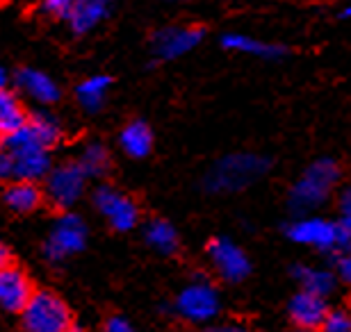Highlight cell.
Segmentation results:
<instances>
[{"instance_id": "1", "label": "cell", "mask_w": 351, "mask_h": 332, "mask_svg": "<svg viewBox=\"0 0 351 332\" xmlns=\"http://www.w3.org/2000/svg\"><path fill=\"white\" fill-rule=\"evenodd\" d=\"M338 182H340L338 162L331 157L315 159L311 166L304 168V173L299 175V180L290 189V196H287L290 209L299 216L311 214V212L322 207V205L331 199Z\"/></svg>"}, {"instance_id": "2", "label": "cell", "mask_w": 351, "mask_h": 332, "mask_svg": "<svg viewBox=\"0 0 351 332\" xmlns=\"http://www.w3.org/2000/svg\"><path fill=\"white\" fill-rule=\"evenodd\" d=\"M269 171V159L258 153H233L215 162L206 175V189L213 194L242 192Z\"/></svg>"}, {"instance_id": "3", "label": "cell", "mask_w": 351, "mask_h": 332, "mask_svg": "<svg viewBox=\"0 0 351 332\" xmlns=\"http://www.w3.org/2000/svg\"><path fill=\"white\" fill-rule=\"evenodd\" d=\"M3 153L12 162V182L14 180L34 182L51 171V153H48V148L37 144L30 137L25 125L5 139Z\"/></svg>"}, {"instance_id": "4", "label": "cell", "mask_w": 351, "mask_h": 332, "mask_svg": "<svg viewBox=\"0 0 351 332\" xmlns=\"http://www.w3.org/2000/svg\"><path fill=\"white\" fill-rule=\"evenodd\" d=\"M285 232L294 244L311 246V248L322 253H342L351 242L340 223L311 214L294 218L285 228Z\"/></svg>"}, {"instance_id": "5", "label": "cell", "mask_w": 351, "mask_h": 332, "mask_svg": "<svg viewBox=\"0 0 351 332\" xmlns=\"http://www.w3.org/2000/svg\"><path fill=\"white\" fill-rule=\"evenodd\" d=\"M25 332H66L73 326L69 305L53 292H34L21 312Z\"/></svg>"}, {"instance_id": "6", "label": "cell", "mask_w": 351, "mask_h": 332, "mask_svg": "<svg viewBox=\"0 0 351 332\" xmlns=\"http://www.w3.org/2000/svg\"><path fill=\"white\" fill-rule=\"evenodd\" d=\"M219 294L208 280H194L176 296V314L189 323H210L219 314Z\"/></svg>"}, {"instance_id": "7", "label": "cell", "mask_w": 351, "mask_h": 332, "mask_svg": "<svg viewBox=\"0 0 351 332\" xmlns=\"http://www.w3.org/2000/svg\"><path fill=\"white\" fill-rule=\"evenodd\" d=\"M85 242H87L85 221L75 214H64L53 225L51 235L46 239L44 253L51 262H64L66 257H71L85 248Z\"/></svg>"}, {"instance_id": "8", "label": "cell", "mask_w": 351, "mask_h": 332, "mask_svg": "<svg viewBox=\"0 0 351 332\" xmlns=\"http://www.w3.org/2000/svg\"><path fill=\"white\" fill-rule=\"evenodd\" d=\"M85 182L87 175L82 173V168L75 162H66V164H60L58 168L48 171L44 199L51 201L53 207L69 209L85 192Z\"/></svg>"}, {"instance_id": "9", "label": "cell", "mask_w": 351, "mask_h": 332, "mask_svg": "<svg viewBox=\"0 0 351 332\" xmlns=\"http://www.w3.org/2000/svg\"><path fill=\"white\" fill-rule=\"evenodd\" d=\"M208 257L215 271L226 282H242L251 273V262L240 246L226 237L213 239L208 244Z\"/></svg>"}, {"instance_id": "10", "label": "cell", "mask_w": 351, "mask_h": 332, "mask_svg": "<svg viewBox=\"0 0 351 332\" xmlns=\"http://www.w3.org/2000/svg\"><path fill=\"white\" fill-rule=\"evenodd\" d=\"M94 203L98 212L108 218V223L119 232L132 230L139 221V209L135 201L112 187H98L94 194Z\"/></svg>"}, {"instance_id": "11", "label": "cell", "mask_w": 351, "mask_h": 332, "mask_svg": "<svg viewBox=\"0 0 351 332\" xmlns=\"http://www.w3.org/2000/svg\"><path fill=\"white\" fill-rule=\"evenodd\" d=\"M206 37V30L199 25H169L153 34V51L162 60H176L194 51Z\"/></svg>"}, {"instance_id": "12", "label": "cell", "mask_w": 351, "mask_h": 332, "mask_svg": "<svg viewBox=\"0 0 351 332\" xmlns=\"http://www.w3.org/2000/svg\"><path fill=\"white\" fill-rule=\"evenodd\" d=\"M34 287L25 271L7 264L0 268V309L10 314H21L27 301L32 298Z\"/></svg>"}, {"instance_id": "13", "label": "cell", "mask_w": 351, "mask_h": 332, "mask_svg": "<svg viewBox=\"0 0 351 332\" xmlns=\"http://www.w3.org/2000/svg\"><path fill=\"white\" fill-rule=\"evenodd\" d=\"M290 319L294 321V326L301 330H317L322 326V321L326 319L328 305L326 298L308 292H297L292 296L290 305H287Z\"/></svg>"}, {"instance_id": "14", "label": "cell", "mask_w": 351, "mask_h": 332, "mask_svg": "<svg viewBox=\"0 0 351 332\" xmlns=\"http://www.w3.org/2000/svg\"><path fill=\"white\" fill-rule=\"evenodd\" d=\"M221 46L226 51L233 53H242V55H254L258 60H267V62H278L287 55V48L280 44H271V41H263L256 37H249V34H240V32H230L221 37Z\"/></svg>"}, {"instance_id": "15", "label": "cell", "mask_w": 351, "mask_h": 332, "mask_svg": "<svg viewBox=\"0 0 351 332\" xmlns=\"http://www.w3.org/2000/svg\"><path fill=\"white\" fill-rule=\"evenodd\" d=\"M114 0H75L71 14H69V23H71V30L75 34H85L89 30L101 23L108 14L110 5Z\"/></svg>"}, {"instance_id": "16", "label": "cell", "mask_w": 351, "mask_h": 332, "mask_svg": "<svg viewBox=\"0 0 351 332\" xmlns=\"http://www.w3.org/2000/svg\"><path fill=\"white\" fill-rule=\"evenodd\" d=\"M16 84L25 91L27 96L34 98L37 103L51 105V103L60 101L58 84H55L46 73H41V71H34V68L19 71V73H16Z\"/></svg>"}, {"instance_id": "17", "label": "cell", "mask_w": 351, "mask_h": 332, "mask_svg": "<svg viewBox=\"0 0 351 332\" xmlns=\"http://www.w3.org/2000/svg\"><path fill=\"white\" fill-rule=\"evenodd\" d=\"M41 203H44V192L34 182L14 180L5 189V205L16 214H30V212L41 207Z\"/></svg>"}, {"instance_id": "18", "label": "cell", "mask_w": 351, "mask_h": 332, "mask_svg": "<svg viewBox=\"0 0 351 332\" xmlns=\"http://www.w3.org/2000/svg\"><path fill=\"white\" fill-rule=\"evenodd\" d=\"M292 275L301 285V292L322 296V298H326V296L335 289V275L331 271H326V268H315V266L299 264V266L292 268Z\"/></svg>"}, {"instance_id": "19", "label": "cell", "mask_w": 351, "mask_h": 332, "mask_svg": "<svg viewBox=\"0 0 351 332\" xmlns=\"http://www.w3.org/2000/svg\"><path fill=\"white\" fill-rule=\"evenodd\" d=\"M25 121L27 114L19 96L7 89L0 91V137L7 139L10 134L19 132L25 125Z\"/></svg>"}, {"instance_id": "20", "label": "cell", "mask_w": 351, "mask_h": 332, "mask_svg": "<svg viewBox=\"0 0 351 332\" xmlns=\"http://www.w3.org/2000/svg\"><path fill=\"white\" fill-rule=\"evenodd\" d=\"M123 153L135 159H142L151 153L153 148V132L144 121H132L123 128L121 137H119Z\"/></svg>"}, {"instance_id": "21", "label": "cell", "mask_w": 351, "mask_h": 332, "mask_svg": "<svg viewBox=\"0 0 351 332\" xmlns=\"http://www.w3.org/2000/svg\"><path fill=\"white\" fill-rule=\"evenodd\" d=\"M144 237H146V244H149L153 251L162 253V255H173L180 244L176 228L171 223L162 221V218H153V221L146 225Z\"/></svg>"}, {"instance_id": "22", "label": "cell", "mask_w": 351, "mask_h": 332, "mask_svg": "<svg viewBox=\"0 0 351 332\" xmlns=\"http://www.w3.org/2000/svg\"><path fill=\"white\" fill-rule=\"evenodd\" d=\"M108 89H110V77L108 75H94V77H87L85 82L78 84L75 96H78L80 105L87 112H96V110H101Z\"/></svg>"}, {"instance_id": "23", "label": "cell", "mask_w": 351, "mask_h": 332, "mask_svg": "<svg viewBox=\"0 0 351 332\" xmlns=\"http://www.w3.org/2000/svg\"><path fill=\"white\" fill-rule=\"evenodd\" d=\"M25 130L30 132V137L37 141V144H41L44 148H51L58 144L60 137H62V130L58 121H55L53 116L48 114H34L25 121Z\"/></svg>"}, {"instance_id": "24", "label": "cell", "mask_w": 351, "mask_h": 332, "mask_svg": "<svg viewBox=\"0 0 351 332\" xmlns=\"http://www.w3.org/2000/svg\"><path fill=\"white\" fill-rule=\"evenodd\" d=\"M78 166L82 168V173L87 178H101V175L108 173L110 168V153L108 148L101 146V144H91L85 148L82 157L78 162Z\"/></svg>"}, {"instance_id": "25", "label": "cell", "mask_w": 351, "mask_h": 332, "mask_svg": "<svg viewBox=\"0 0 351 332\" xmlns=\"http://www.w3.org/2000/svg\"><path fill=\"white\" fill-rule=\"evenodd\" d=\"M322 332H351V312L345 309H328L326 319L319 326Z\"/></svg>"}, {"instance_id": "26", "label": "cell", "mask_w": 351, "mask_h": 332, "mask_svg": "<svg viewBox=\"0 0 351 332\" xmlns=\"http://www.w3.org/2000/svg\"><path fill=\"white\" fill-rule=\"evenodd\" d=\"M75 5V0H44V12H48L51 16L66 18L71 14Z\"/></svg>"}, {"instance_id": "27", "label": "cell", "mask_w": 351, "mask_h": 332, "mask_svg": "<svg viewBox=\"0 0 351 332\" xmlns=\"http://www.w3.org/2000/svg\"><path fill=\"white\" fill-rule=\"evenodd\" d=\"M338 273H340V278L347 282V285H351V242L338 257Z\"/></svg>"}, {"instance_id": "28", "label": "cell", "mask_w": 351, "mask_h": 332, "mask_svg": "<svg viewBox=\"0 0 351 332\" xmlns=\"http://www.w3.org/2000/svg\"><path fill=\"white\" fill-rule=\"evenodd\" d=\"M105 332H135L132 326L121 316H110L108 321H105Z\"/></svg>"}, {"instance_id": "29", "label": "cell", "mask_w": 351, "mask_h": 332, "mask_svg": "<svg viewBox=\"0 0 351 332\" xmlns=\"http://www.w3.org/2000/svg\"><path fill=\"white\" fill-rule=\"evenodd\" d=\"M338 205H340V214L342 216H351V185L345 187L338 196Z\"/></svg>"}, {"instance_id": "30", "label": "cell", "mask_w": 351, "mask_h": 332, "mask_svg": "<svg viewBox=\"0 0 351 332\" xmlns=\"http://www.w3.org/2000/svg\"><path fill=\"white\" fill-rule=\"evenodd\" d=\"M206 332H251V330L247 326H242V323H219V326L208 328Z\"/></svg>"}, {"instance_id": "31", "label": "cell", "mask_w": 351, "mask_h": 332, "mask_svg": "<svg viewBox=\"0 0 351 332\" xmlns=\"http://www.w3.org/2000/svg\"><path fill=\"white\" fill-rule=\"evenodd\" d=\"M10 180H12V162L0 151V182H10Z\"/></svg>"}, {"instance_id": "32", "label": "cell", "mask_w": 351, "mask_h": 332, "mask_svg": "<svg viewBox=\"0 0 351 332\" xmlns=\"http://www.w3.org/2000/svg\"><path fill=\"white\" fill-rule=\"evenodd\" d=\"M7 264H12V253H10V248H7V244L0 239V268L7 266Z\"/></svg>"}, {"instance_id": "33", "label": "cell", "mask_w": 351, "mask_h": 332, "mask_svg": "<svg viewBox=\"0 0 351 332\" xmlns=\"http://www.w3.org/2000/svg\"><path fill=\"white\" fill-rule=\"evenodd\" d=\"M5 84H7V75H5V71L0 68V91L5 89Z\"/></svg>"}, {"instance_id": "34", "label": "cell", "mask_w": 351, "mask_h": 332, "mask_svg": "<svg viewBox=\"0 0 351 332\" xmlns=\"http://www.w3.org/2000/svg\"><path fill=\"white\" fill-rule=\"evenodd\" d=\"M342 18H351V3L345 5V10H342Z\"/></svg>"}, {"instance_id": "35", "label": "cell", "mask_w": 351, "mask_h": 332, "mask_svg": "<svg viewBox=\"0 0 351 332\" xmlns=\"http://www.w3.org/2000/svg\"><path fill=\"white\" fill-rule=\"evenodd\" d=\"M66 332H85V328H78V326H71Z\"/></svg>"}, {"instance_id": "36", "label": "cell", "mask_w": 351, "mask_h": 332, "mask_svg": "<svg viewBox=\"0 0 351 332\" xmlns=\"http://www.w3.org/2000/svg\"><path fill=\"white\" fill-rule=\"evenodd\" d=\"M292 332H313V330H301V328H297V330H292Z\"/></svg>"}]
</instances>
